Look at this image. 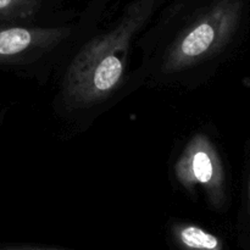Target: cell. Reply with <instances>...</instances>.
<instances>
[{"instance_id": "277c9868", "label": "cell", "mask_w": 250, "mask_h": 250, "mask_svg": "<svg viewBox=\"0 0 250 250\" xmlns=\"http://www.w3.org/2000/svg\"><path fill=\"white\" fill-rule=\"evenodd\" d=\"M68 26H0V61L34 59L68 38Z\"/></svg>"}, {"instance_id": "5b68a950", "label": "cell", "mask_w": 250, "mask_h": 250, "mask_svg": "<svg viewBox=\"0 0 250 250\" xmlns=\"http://www.w3.org/2000/svg\"><path fill=\"white\" fill-rule=\"evenodd\" d=\"M170 236L176 250H224V243L216 234L194 224H175Z\"/></svg>"}, {"instance_id": "7a4b0ae2", "label": "cell", "mask_w": 250, "mask_h": 250, "mask_svg": "<svg viewBox=\"0 0 250 250\" xmlns=\"http://www.w3.org/2000/svg\"><path fill=\"white\" fill-rule=\"evenodd\" d=\"M189 19L164 53L160 70L176 76L217 56L232 41L243 14L242 0H189Z\"/></svg>"}, {"instance_id": "6da1fadb", "label": "cell", "mask_w": 250, "mask_h": 250, "mask_svg": "<svg viewBox=\"0 0 250 250\" xmlns=\"http://www.w3.org/2000/svg\"><path fill=\"white\" fill-rule=\"evenodd\" d=\"M159 0H133L116 23L90 39L73 58L61 85L68 110L94 106L109 99L122 84L131 43L155 11Z\"/></svg>"}, {"instance_id": "52a82bcc", "label": "cell", "mask_w": 250, "mask_h": 250, "mask_svg": "<svg viewBox=\"0 0 250 250\" xmlns=\"http://www.w3.org/2000/svg\"><path fill=\"white\" fill-rule=\"evenodd\" d=\"M0 250H61L50 247L36 246V244H1Z\"/></svg>"}, {"instance_id": "8992f818", "label": "cell", "mask_w": 250, "mask_h": 250, "mask_svg": "<svg viewBox=\"0 0 250 250\" xmlns=\"http://www.w3.org/2000/svg\"><path fill=\"white\" fill-rule=\"evenodd\" d=\"M43 0H0V15L6 21L31 20L42 10Z\"/></svg>"}, {"instance_id": "ba28073f", "label": "cell", "mask_w": 250, "mask_h": 250, "mask_svg": "<svg viewBox=\"0 0 250 250\" xmlns=\"http://www.w3.org/2000/svg\"><path fill=\"white\" fill-rule=\"evenodd\" d=\"M4 21H6V19H5V17H2L1 15H0V22H4Z\"/></svg>"}, {"instance_id": "3957f363", "label": "cell", "mask_w": 250, "mask_h": 250, "mask_svg": "<svg viewBox=\"0 0 250 250\" xmlns=\"http://www.w3.org/2000/svg\"><path fill=\"white\" fill-rule=\"evenodd\" d=\"M175 176L188 192L200 186L215 208H221L226 202L224 165L216 146L205 134H195L190 138L176 161Z\"/></svg>"}]
</instances>
